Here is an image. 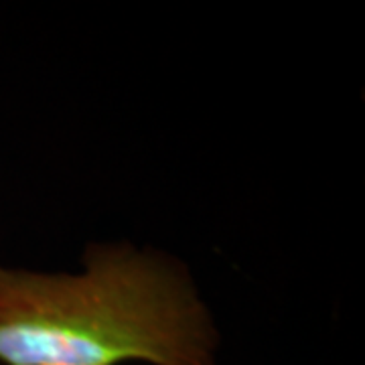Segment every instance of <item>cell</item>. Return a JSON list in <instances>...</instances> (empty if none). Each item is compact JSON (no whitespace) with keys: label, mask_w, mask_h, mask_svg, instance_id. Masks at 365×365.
Masks as SVG:
<instances>
[{"label":"cell","mask_w":365,"mask_h":365,"mask_svg":"<svg viewBox=\"0 0 365 365\" xmlns=\"http://www.w3.org/2000/svg\"><path fill=\"white\" fill-rule=\"evenodd\" d=\"M217 335L181 268L128 246L86 272L0 268L2 365H215Z\"/></svg>","instance_id":"cell-1"}]
</instances>
